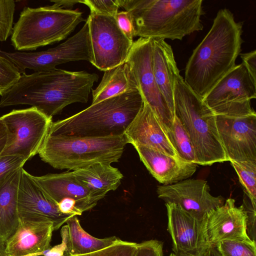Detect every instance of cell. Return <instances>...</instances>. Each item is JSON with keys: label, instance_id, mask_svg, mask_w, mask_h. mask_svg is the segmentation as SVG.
<instances>
[{"label": "cell", "instance_id": "obj_10", "mask_svg": "<svg viewBox=\"0 0 256 256\" xmlns=\"http://www.w3.org/2000/svg\"><path fill=\"white\" fill-rule=\"evenodd\" d=\"M0 54L12 62L20 74L26 68L34 72L56 68L68 62L92 59V51L88 22L75 34L54 48L38 52H6L0 50Z\"/></svg>", "mask_w": 256, "mask_h": 256}, {"label": "cell", "instance_id": "obj_2", "mask_svg": "<svg viewBox=\"0 0 256 256\" xmlns=\"http://www.w3.org/2000/svg\"><path fill=\"white\" fill-rule=\"evenodd\" d=\"M98 76L85 71L56 68L22 74L18 81L2 96L0 108L30 105L48 117L76 102L86 103Z\"/></svg>", "mask_w": 256, "mask_h": 256}, {"label": "cell", "instance_id": "obj_25", "mask_svg": "<svg viewBox=\"0 0 256 256\" xmlns=\"http://www.w3.org/2000/svg\"><path fill=\"white\" fill-rule=\"evenodd\" d=\"M135 90H138L137 82L130 66L125 62L104 72L98 86L92 90V104Z\"/></svg>", "mask_w": 256, "mask_h": 256}, {"label": "cell", "instance_id": "obj_8", "mask_svg": "<svg viewBox=\"0 0 256 256\" xmlns=\"http://www.w3.org/2000/svg\"><path fill=\"white\" fill-rule=\"evenodd\" d=\"M8 141L1 156H16L26 161L38 154L52 122V118L30 107L14 110L0 116Z\"/></svg>", "mask_w": 256, "mask_h": 256}, {"label": "cell", "instance_id": "obj_12", "mask_svg": "<svg viewBox=\"0 0 256 256\" xmlns=\"http://www.w3.org/2000/svg\"><path fill=\"white\" fill-rule=\"evenodd\" d=\"M152 39L140 38L133 42L126 61L131 68L144 102L151 108L164 130L170 128L174 116L156 84L152 66Z\"/></svg>", "mask_w": 256, "mask_h": 256}, {"label": "cell", "instance_id": "obj_20", "mask_svg": "<svg viewBox=\"0 0 256 256\" xmlns=\"http://www.w3.org/2000/svg\"><path fill=\"white\" fill-rule=\"evenodd\" d=\"M134 146L147 170L162 185L172 184L188 179L197 170L198 164L180 157L147 146Z\"/></svg>", "mask_w": 256, "mask_h": 256}, {"label": "cell", "instance_id": "obj_16", "mask_svg": "<svg viewBox=\"0 0 256 256\" xmlns=\"http://www.w3.org/2000/svg\"><path fill=\"white\" fill-rule=\"evenodd\" d=\"M165 205L173 253L178 256H201L210 246L204 234L202 220L177 204L166 203Z\"/></svg>", "mask_w": 256, "mask_h": 256}, {"label": "cell", "instance_id": "obj_4", "mask_svg": "<svg viewBox=\"0 0 256 256\" xmlns=\"http://www.w3.org/2000/svg\"><path fill=\"white\" fill-rule=\"evenodd\" d=\"M143 104L139 90L128 92L92 104L73 116L52 122L48 134L81 137L122 136Z\"/></svg>", "mask_w": 256, "mask_h": 256}, {"label": "cell", "instance_id": "obj_14", "mask_svg": "<svg viewBox=\"0 0 256 256\" xmlns=\"http://www.w3.org/2000/svg\"><path fill=\"white\" fill-rule=\"evenodd\" d=\"M17 208L20 222H51L54 230H58L72 217L62 214L32 176L23 168L18 188Z\"/></svg>", "mask_w": 256, "mask_h": 256}, {"label": "cell", "instance_id": "obj_45", "mask_svg": "<svg viewBox=\"0 0 256 256\" xmlns=\"http://www.w3.org/2000/svg\"><path fill=\"white\" fill-rule=\"evenodd\" d=\"M42 256V255H40V256Z\"/></svg>", "mask_w": 256, "mask_h": 256}, {"label": "cell", "instance_id": "obj_3", "mask_svg": "<svg viewBox=\"0 0 256 256\" xmlns=\"http://www.w3.org/2000/svg\"><path fill=\"white\" fill-rule=\"evenodd\" d=\"M130 15L135 36L182 40L202 30V0H117Z\"/></svg>", "mask_w": 256, "mask_h": 256}, {"label": "cell", "instance_id": "obj_36", "mask_svg": "<svg viewBox=\"0 0 256 256\" xmlns=\"http://www.w3.org/2000/svg\"><path fill=\"white\" fill-rule=\"evenodd\" d=\"M114 18L120 29L130 40H133L134 28L130 14L126 11L118 12Z\"/></svg>", "mask_w": 256, "mask_h": 256}, {"label": "cell", "instance_id": "obj_40", "mask_svg": "<svg viewBox=\"0 0 256 256\" xmlns=\"http://www.w3.org/2000/svg\"><path fill=\"white\" fill-rule=\"evenodd\" d=\"M8 141V133L6 126L0 116V156L5 149Z\"/></svg>", "mask_w": 256, "mask_h": 256}, {"label": "cell", "instance_id": "obj_29", "mask_svg": "<svg viewBox=\"0 0 256 256\" xmlns=\"http://www.w3.org/2000/svg\"><path fill=\"white\" fill-rule=\"evenodd\" d=\"M216 246L221 256H256V243L252 240H224Z\"/></svg>", "mask_w": 256, "mask_h": 256}, {"label": "cell", "instance_id": "obj_39", "mask_svg": "<svg viewBox=\"0 0 256 256\" xmlns=\"http://www.w3.org/2000/svg\"><path fill=\"white\" fill-rule=\"evenodd\" d=\"M245 66L252 78L256 80V50L240 54Z\"/></svg>", "mask_w": 256, "mask_h": 256}, {"label": "cell", "instance_id": "obj_15", "mask_svg": "<svg viewBox=\"0 0 256 256\" xmlns=\"http://www.w3.org/2000/svg\"><path fill=\"white\" fill-rule=\"evenodd\" d=\"M216 122L228 161H256V114L216 115Z\"/></svg>", "mask_w": 256, "mask_h": 256}, {"label": "cell", "instance_id": "obj_30", "mask_svg": "<svg viewBox=\"0 0 256 256\" xmlns=\"http://www.w3.org/2000/svg\"><path fill=\"white\" fill-rule=\"evenodd\" d=\"M20 76L21 74L15 65L0 54V96L14 85Z\"/></svg>", "mask_w": 256, "mask_h": 256}, {"label": "cell", "instance_id": "obj_42", "mask_svg": "<svg viewBox=\"0 0 256 256\" xmlns=\"http://www.w3.org/2000/svg\"><path fill=\"white\" fill-rule=\"evenodd\" d=\"M201 256H221L216 246H209Z\"/></svg>", "mask_w": 256, "mask_h": 256}, {"label": "cell", "instance_id": "obj_17", "mask_svg": "<svg viewBox=\"0 0 256 256\" xmlns=\"http://www.w3.org/2000/svg\"><path fill=\"white\" fill-rule=\"evenodd\" d=\"M246 213L242 205L228 198L209 212L202 220L204 234L208 245L224 240H252L246 233Z\"/></svg>", "mask_w": 256, "mask_h": 256}, {"label": "cell", "instance_id": "obj_43", "mask_svg": "<svg viewBox=\"0 0 256 256\" xmlns=\"http://www.w3.org/2000/svg\"><path fill=\"white\" fill-rule=\"evenodd\" d=\"M0 256H4L3 250L2 248L0 246Z\"/></svg>", "mask_w": 256, "mask_h": 256}, {"label": "cell", "instance_id": "obj_23", "mask_svg": "<svg viewBox=\"0 0 256 256\" xmlns=\"http://www.w3.org/2000/svg\"><path fill=\"white\" fill-rule=\"evenodd\" d=\"M76 178L98 200L110 191L115 190L121 183L123 175L110 164L98 162L72 171Z\"/></svg>", "mask_w": 256, "mask_h": 256}, {"label": "cell", "instance_id": "obj_44", "mask_svg": "<svg viewBox=\"0 0 256 256\" xmlns=\"http://www.w3.org/2000/svg\"><path fill=\"white\" fill-rule=\"evenodd\" d=\"M168 256H178L174 254L173 252L171 253Z\"/></svg>", "mask_w": 256, "mask_h": 256}, {"label": "cell", "instance_id": "obj_37", "mask_svg": "<svg viewBox=\"0 0 256 256\" xmlns=\"http://www.w3.org/2000/svg\"><path fill=\"white\" fill-rule=\"evenodd\" d=\"M250 200V199H249ZM246 213V233L250 240L256 242V207L250 202L244 200L242 204Z\"/></svg>", "mask_w": 256, "mask_h": 256}, {"label": "cell", "instance_id": "obj_7", "mask_svg": "<svg viewBox=\"0 0 256 256\" xmlns=\"http://www.w3.org/2000/svg\"><path fill=\"white\" fill-rule=\"evenodd\" d=\"M82 12L52 4L24 7L13 27L12 44L17 50H32L66 38L80 22Z\"/></svg>", "mask_w": 256, "mask_h": 256}, {"label": "cell", "instance_id": "obj_6", "mask_svg": "<svg viewBox=\"0 0 256 256\" xmlns=\"http://www.w3.org/2000/svg\"><path fill=\"white\" fill-rule=\"evenodd\" d=\"M128 144L124 134L81 137L48 134L38 154L54 168L75 170L98 162H118Z\"/></svg>", "mask_w": 256, "mask_h": 256}, {"label": "cell", "instance_id": "obj_32", "mask_svg": "<svg viewBox=\"0 0 256 256\" xmlns=\"http://www.w3.org/2000/svg\"><path fill=\"white\" fill-rule=\"evenodd\" d=\"M15 8L14 0H0V42L12 36Z\"/></svg>", "mask_w": 256, "mask_h": 256}, {"label": "cell", "instance_id": "obj_1", "mask_svg": "<svg viewBox=\"0 0 256 256\" xmlns=\"http://www.w3.org/2000/svg\"><path fill=\"white\" fill-rule=\"evenodd\" d=\"M243 22L227 8L219 10L212 26L194 50L186 66L185 83L204 98L236 65L244 42Z\"/></svg>", "mask_w": 256, "mask_h": 256}, {"label": "cell", "instance_id": "obj_31", "mask_svg": "<svg viewBox=\"0 0 256 256\" xmlns=\"http://www.w3.org/2000/svg\"><path fill=\"white\" fill-rule=\"evenodd\" d=\"M138 243L118 238L111 246L90 254L74 256H136Z\"/></svg>", "mask_w": 256, "mask_h": 256}, {"label": "cell", "instance_id": "obj_13", "mask_svg": "<svg viewBox=\"0 0 256 256\" xmlns=\"http://www.w3.org/2000/svg\"><path fill=\"white\" fill-rule=\"evenodd\" d=\"M207 181L186 179L176 183L158 186V197L166 203L177 204L200 220H203L212 210L223 204L224 197L214 196L210 192Z\"/></svg>", "mask_w": 256, "mask_h": 256}, {"label": "cell", "instance_id": "obj_11", "mask_svg": "<svg viewBox=\"0 0 256 256\" xmlns=\"http://www.w3.org/2000/svg\"><path fill=\"white\" fill-rule=\"evenodd\" d=\"M86 21L92 51L90 62L104 72L124 63L134 42L120 29L114 17L90 13Z\"/></svg>", "mask_w": 256, "mask_h": 256}, {"label": "cell", "instance_id": "obj_27", "mask_svg": "<svg viewBox=\"0 0 256 256\" xmlns=\"http://www.w3.org/2000/svg\"><path fill=\"white\" fill-rule=\"evenodd\" d=\"M166 132L178 156L186 161L198 164L194 149L190 138L176 116H174L172 127Z\"/></svg>", "mask_w": 256, "mask_h": 256}, {"label": "cell", "instance_id": "obj_35", "mask_svg": "<svg viewBox=\"0 0 256 256\" xmlns=\"http://www.w3.org/2000/svg\"><path fill=\"white\" fill-rule=\"evenodd\" d=\"M163 242L150 240L138 243L136 256H162Z\"/></svg>", "mask_w": 256, "mask_h": 256}, {"label": "cell", "instance_id": "obj_5", "mask_svg": "<svg viewBox=\"0 0 256 256\" xmlns=\"http://www.w3.org/2000/svg\"><path fill=\"white\" fill-rule=\"evenodd\" d=\"M174 116L193 144L198 165L228 161L218 131L216 114L179 75L174 92Z\"/></svg>", "mask_w": 256, "mask_h": 256}, {"label": "cell", "instance_id": "obj_41", "mask_svg": "<svg viewBox=\"0 0 256 256\" xmlns=\"http://www.w3.org/2000/svg\"><path fill=\"white\" fill-rule=\"evenodd\" d=\"M54 4L62 8H71L76 4L80 3V0H51Z\"/></svg>", "mask_w": 256, "mask_h": 256}, {"label": "cell", "instance_id": "obj_19", "mask_svg": "<svg viewBox=\"0 0 256 256\" xmlns=\"http://www.w3.org/2000/svg\"><path fill=\"white\" fill-rule=\"evenodd\" d=\"M34 180L56 204L64 198L74 200L81 212L90 210L98 200L74 176L72 172L34 176Z\"/></svg>", "mask_w": 256, "mask_h": 256}, {"label": "cell", "instance_id": "obj_33", "mask_svg": "<svg viewBox=\"0 0 256 256\" xmlns=\"http://www.w3.org/2000/svg\"><path fill=\"white\" fill-rule=\"evenodd\" d=\"M26 161L16 156H0V187L14 172L23 168Z\"/></svg>", "mask_w": 256, "mask_h": 256}, {"label": "cell", "instance_id": "obj_34", "mask_svg": "<svg viewBox=\"0 0 256 256\" xmlns=\"http://www.w3.org/2000/svg\"><path fill=\"white\" fill-rule=\"evenodd\" d=\"M80 4L87 6L90 13L114 17L120 8L117 0H80Z\"/></svg>", "mask_w": 256, "mask_h": 256}, {"label": "cell", "instance_id": "obj_22", "mask_svg": "<svg viewBox=\"0 0 256 256\" xmlns=\"http://www.w3.org/2000/svg\"><path fill=\"white\" fill-rule=\"evenodd\" d=\"M152 66L158 87L174 116V92L180 74L171 46L164 40L152 39Z\"/></svg>", "mask_w": 256, "mask_h": 256}, {"label": "cell", "instance_id": "obj_26", "mask_svg": "<svg viewBox=\"0 0 256 256\" xmlns=\"http://www.w3.org/2000/svg\"><path fill=\"white\" fill-rule=\"evenodd\" d=\"M68 232V250L70 256L83 255L108 247L119 238L116 236L103 238H95L82 227L77 216L66 222Z\"/></svg>", "mask_w": 256, "mask_h": 256}, {"label": "cell", "instance_id": "obj_38", "mask_svg": "<svg viewBox=\"0 0 256 256\" xmlns=\"http://www.w3.org/2000/svg\"><path fill=\"white\" fill-rule=\"evenodd\" d=\"M59 210L63 214L72 216H80L82 214L78 210L76 202L70 198H64L56 204Z\"/></svg>", "mask_w": 256, "mask_h": 256}, {"label": "cell", "instance_id": "obj_24", "mask_svg": "<svg viewBox=\"0 0 256 256\" xmlns=\"http://www.w3.org/2000/svg\"><path fill=\"white\" fill-rule=\"evenodd\" d=\"M21 169L12 174L0 187V246L4 248L20 224L17 200Z\"/></svg>", "mask_w": 256, "mask_h": 256}, {"label": "cell", "instance_id": "obj_28", "mask_svg": "<svg viewBox=\"0 0 256 256\" xmlns=\"http://www.w3.org/2000/svg\"><path fill=\"white\" fill-rule=\"evenodd\" d=\"M235 170L245 193L256 207V161L230 162Z\"/></svg>", "mask_w": 256, "mask_h": 256}, {"label": "cell", "instance_id": "obj_21", "mask_svg": "<svg viewBox=\"0 0 256 256\" xmlns=\"http://www.w3.org/2000/svg\"><path fill=\"white\" fill-rule=\"evenodd\" d=\"M54 230L51 222H20L15 232L5 242V256L42 255L51 247Z\"/></svg>", "mask_w": 256, "mask_h": 256}, {"label": "cell", "instance_id": "obj_9", "mask_svg": "<svg viewBox=\"0 0 256 256\" xmlns=\"http://www.w3.org/2000/svg\"><path fill=\"white\" fill-rule=\"evenodd\" d=\"M256 98V80L244 64L236 65L203 98L216 115L244 116L256 114L250 100Z\"/></svg>", "mask_w": 256, "mask_h": 256}, {"label": "cell", "instance_id": "obj_18", "mask_svg": "<svg viewBox=\"0 0 256 256\" xmlns=\"http://www.w3.org/2000/svg\"><path fill=\"white\" fill-rule=\"evenodd\" d=\"M124 135L128 144L133 146H147L173 156L180 157L162 124L150 106L144 102L142 108Z\"/></svg>", "mask_w": 256, "mask_h": 256}]
</instances>
